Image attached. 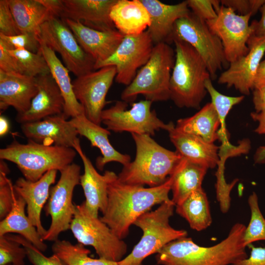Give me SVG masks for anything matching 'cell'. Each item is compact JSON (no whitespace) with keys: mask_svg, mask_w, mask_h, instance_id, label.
Returning <instances> with one entry per match:
<instances>
[{"mask_svg":"<svg viewBox=\"0 0 265 265\" xmlns=\"http://www.w3.org/2000/svg\"><path fill=\"white\" fill-rule=\"evenodd\" d=\"M59 172L60 178L56 184L51 187L44 208L46 215L51 216V223L42 237L43 241L57 240L60 233L70 229L74 216L73 192L75 187L80 184V167L73 162Z\"/></svg>","mask_w":265,"mask_h":265,"instance_id":"cell-10","label":"cell"},{"mask_svg":"<svg viewBox=\"0 0 265 265\" xmlns=\"http://www.w3.org/2000/svg\"><path fill=\"white\" fill-rule=\"evenodd\" d=\"M74 149L83 165L84 173L80 176V184L85 198L84 202L86 208L91 214L98 217L99 211L103 214L106 209L108 185L115 173L106 170L103 175L99 174L82 150L79 138L76 141Z\"/></svg>","mask_w":265,"mask_h":265,"instance_id":"cell-19","label":"cell"},{"mask_svg":"<svg viewBox=\"0 0 265 265\" xmlns=\"http://www.w3.org/2000/svg\"><path fill=\"white\" fill-rule=\"evenodd\" d=\"M8 235L24 247L26 257L33 265H68L55 254H53L50 257L45 256L41 251L21 236Z\"/></svg>","mask_w":265,"mask_h":265,"instance_id":"cell-40","label":"cell"},{"mask_svg":"<svg viewBox=\"0 0 265 265\" xmlns=\"http://www.w3.org/2000/svg\"><path fill=\"white\" fill-rule=\"evenodd\" d=\"M9 130L8 121L3 116L0 117V135L3 136L6 134Z\"/></svg>","mask_w":265,"mask_h":265,"instance_id":"cell-54","label":"cell"},{"mask_svg":"<svg viewBox=\"0 0 265 265\" xmlns=\"http://www.w3.org/2000/svg\"><path fill=\"white\" fill-rule=\"evenodd\" d=\"M254 160L255 163H265V146H260L257 149L254 154Z\"/></svg>","mask_w":265,"mask_h":265,"instance_id":"cell-53","label":"cell"},{"mask_svg":"<svg viewBox=\"0 0 265 265\" xmlns=\"http://www.w3.org/2000/svg\"><path fill=\"white\" fill-rule=\"evenodd\" d=\"M52 249L53 254L68 265H119L118 262L90 257V250L79 242L74 244L69 241L58 239L53 242Z\"/></svg>","mask_w":265,"mask_h":265,"instance_id":"cell-34","label":"cell"},{"mask_svg":"<svg viewBox=\"0 0 265 265\" xmlns=\"http://www.w3.org/2000/svg\"><path fill=\"white\" fill-rule=\"evenodd\" d=\"M36 80L37 92L29 108L16 116L17 122L21 124L61 114L64 111L63 96L51 74L39 76Z\"/></svg>","mask_w":265,"mask_h":265,"instance_id":"cell-18","label":"cell"},{"mask_svg":"<svg viewBox=\"0 0 265 265\" xmlns=\"http://www.w3.org/2000/svg\"><path fill=\"white\" fill-rule=\"evenodd\" d=\"M9 52L18 61L23 74L36 78L50 74L47 62L40 50L37 53L26 49L10 50Z\"/></svg>","mask_w":265,"mask_h":265,"instance_id":"cell-37","label":"cell"},{"mask_svg":"<svg viewBox=\"0 0 265 265\" xmlns=\"http://www.w3.org/2000/svg\"><path fill=\"white\" fill-rule=\"evenodd\" d=\"M174 40L186 42L197 51L206 64L212 80L218 71L229 66L219 38L205 21L191 12L175 22L169 43Z\"/></svg>","mask_w":265,"mask_h":265,"instance_id":"cell-8","label":"cell"},{"mask_svg":"<svg viewBox=\"0 0 265 265\" xmlns=\"http://www.w3.org/2000/svg\"><path fill=\"white\" fill-rule=\"evenodd\" d=\"M21 33L39 39L41 25L53 16L39 0H8Z\"/></svg>","mask_w":265,"mask_h":265,"instance_id":"cell-31","label":"cell"},{"mask_svg":"<svg viewBox=\"0 0 265 265\" xmlns=\"http://www.w3.org/2000/svg\"><path fill=\"white\" fill-rule=\"evenodd\" d=\"M77 152L73 148L47 145L28 140H16L0 149V160L15 163L24 178L35 182L52 170L60 171L73 163Z\"/></svg>","mask_w":265,"mask_h":265,"instance_id":"cell-5","label":"cell"},{"mask_svg":"<svg viewBox=\"0 0 265 265\" xmlns=\"http://www.w3.org/2000/svg\"><path fill=\"white\" fill-rule=\"evenodd\" d=\"M217 17L206 23L210 29L220 39L225 58L230 63L246 55L247 42L253 33L249 21L252 15H239L221 5Z\"/></svg>","mask_w":265,"mask_h":265,"instance_id":"cell-14","label":"cell"},{"mask_svg":"<svg viewBox=\"0 0 265 265\" xmlns=\"http://www.w3.org/2000/svg\"><path fill=\"white\" fill-rule=\"evenodd\" d=\"M140 1L150 16L151 24L147 31L154 45L169 43L175 22L191 12L186 0L175 4H165L158 0Z\"/></svg>","mask_w":265,"mask_h":265,"instance_id":"cell-23","label":"cell"},{"mask_svg":"<svg viewBox=\"0 0 265 265\" xmlns=\"http://www.w3.org/2000/svg\"><path fill=\"white\" fill-rule=\"evenodd\" d=\"M0 34L5 36L21 34L11 11L8 0H0Z\"/></svg>","mask_w":265,"mask_h":265,"instance_id":"cell-42","label":"cell"},{"mask_svg":"<svg viewBox=\"0 0 265 265\" xmlns=\"http://www.w3.org/2000/svg\"><path fill=\"white\" fill-rule=\"evenodd\" d=\"M0 38L6 41L14 49H26L33 53H37L40 49L38 39L28 34L21 33L13 36L0 34Z\"/></svg>","mask_w":265,"mask_h":265,"instance_id":"cell-44","label":"cell"},{"mask_svg":"<svg viewBox=\"0 0 265 265\" xmlns=\"http://www.w3.org/2000/svg\"><path fill=\"white\" fill-rule=\"evenodd\" d=\"M251 118L258 123L255 132L265 136V109L260 112H252L250 113Z\"/></svg>","mask_w":265,"mask_h":265,"instance_id":"cell-51","label":"cell"},{"mask_svg":"<svg viewBox=\"0 0 265 265\" xmlns=\"http://www.w3.org/2000/svg\"><path fill=\"white\" fill-rule=\"evenodd\" d=\"M175 207L171 199L160 204L154 211L144 213L136 220L133 225L142 230V237L132 252L118 262L119 265H142L144 259L158 253L168 243L187 236L186 230L175 229L169 224Z\"/></svg>","mask_w":265,"mask_h":265,"instance_id":"cell-7","label":"cell"},{"mask_svg":"<svg viewBox=\"0 0 265 265\" xmlns=\"http://www.w3.org/2000/svg\"><path fill=\"white\" fill-rule=\"evenodd\" d=\"M13 49L6 41L0 38V70L8 73L23 74L18 61L9 52L10 50Z\"/></svg>","mask_w":265,"mask_h":265,"instance_id":"cell-45","label":"cell"},{"mask_svg":"<svg viewBox=\"0 0 265 265\" xmlns=\"http://www.w3.org/2000/svg\"><path fill=\"white\" fill-rule=\"evenodd\" d=\"M70 121L76 129L79 135L86 138L93 147L98 148L102 156L96 160L97 168L103 170L110 162H117L123 166L131 162V157L117 151L111 144L108 136L110 131L89 120L85 114L71 118Z\"/></svg>","mask_w":265,"mask_h":265,"instance_id":"cell-25","label":"cell"},{"mask_svg":"<svg viewBox=\"0 0 265 265\" xmlns=\"http://www.w3.org/2000/svg\"><path fill=\"white\" fill-rule=\"evenodd\" d=\"M63 20L72 31L80 45L94 60L95 63L109 58L124 37L116 29L101 31L86 26L78 21L68 19Z\"/></svg>","mask_w":265,"mask_h":265,"instance_id":"cell-22","label":"cell"},{"mask_svg":"<svg viewBox=\"0 0 265 265\" xmlns=\"http://www.w3.org/2000/svg\"><path fill=\"white\" fill-rule=\"evenodd\" d=\"M175 53L165 42L155 45L151 56L121 94L122 101H134L138 95L151 102L170 99V82Z\"/></svg>","mask_w":265,"mask_h":265,"instance_id":"cell-6","label":"cell"},{"mask_svg":"<svg viewBox=\"0 0 265 265\" xmlns=\"http://www.w3.org/2000/svg\"><path fill=\"white\" fill-rule=\"evenodd\" d=\"M208 168L182 158L171 179V200L175 205L181 204L192 192L202 187Z\"/></svg>","mask_w":265,"mask_h":265,"instance_id":"cell-30","label":"cell"},{"mask_svg":"<svg viewBox=\"0 0 265 265\" xmlns=\"http://www.w3.org/2000/svg\"><path fill=\"white\" fill-rule=\"evenodd\" d=\"M265 2V0H221V4L232 9L238 14L255 15Z\"/></svg>","mask_w":265,"mask_h":265,"instance_id":"cell-43","label":"cell"},{"mask_svg":"<svg viewBox=\"0 0 265 265\" xmlns=\"http://www.w3.org/2000/svg\"><path fill=\"white\" fill-rule=\"evenodd\" d=\"M57 171L50 170L35 182L20 177L13 185L16 194L25 201L27 215L41 237L45 235L47 230L42 225L41 212L48 200L51 186L55 182Z\"/></svg>","mask_w":265,"mask_h":265,"instance_id":"cell-21","label":"cell"},{"mask_svg":"<svg viewBox=\"0 0 265 265\" xmlns=\"http://www.w3.org/2000/svg\"><path fill=\"white\" fill-rule=\"evenodd\" d=\"M265 85V59L262 60L255 78L253 90Z\"/></svg>","mask_w":265,"mask_h":265,"instance_id":"cell-52","label":"cell"},{"mask_svg":"<svg viewBox=\"0 0 265 265\" xmlns=\"http://www.w3.org/2000/svg\"><path fill=\"white\" fill-rule=\"evenodd\" d=\"M26 206L24 200L16 193L12 208L8 215L0 222V237L9 233L21 236L42 252L47 245L44 242L36 228L32 224L25 212Z\"/></svg>","mask_w":265,"mask_h":265,"instance_id":"cell-29","label":"cell"},{"mask_svg":"<svg viewBox=\"0 0 265 265\" xmlns=\"http://www.w3.org/2000/svg\"><path fill=\"white\" fill-rule=\"evenodd\" d=\"M136 147L133 161L118 175L122 183L149 187L164 183L182 159L177 152L161 146L148 134L132 133Z\"/></svg>","mask_w":265,"mask_h":265,"instance_id":"cell-3","label":"cell"},{"mask_svg":"<svg viewBox=\"0 0 265 265\" xmlns=\"http://www.w3.org/2000/svg\"><path fill=\"white\" fill-rule=\"evenodd\" d=\"M9 172L4 160L0 162V219H3L11 211L14 202L15 191L7 175Z\"/></svg>","mask_w":265,"mask_h":265,"instance_id":"cell-39","label":"cell"},{"mask_svg":"<svg viewBox=\"0 0 265 265\" xmlns=\"http://www.w3.org/2000/svg\"><path fill=\"white\" fill-rule=\"evenodd\" d=\"M248 53L230 63L218 79V83L234 87L243 95H249L253 85L256 74L265 53V38L252 34L247 42Z\"/></svg>","mask_w":265,"mask_h":265,"instance_id":"cell-16","label":"cell"},{"mask_svg":"<svg viewBox=\"0 0 265 265\" xmlns=\"http://www.w3.org/2000/svg\"><path fill=\"white\" fill-rule=\"evenodd\" d=\"M117 0H62L60 18L78 21L91 28L107 31L116 28L110 12Z\"/></svg>","mask_w":265,"mask_h":265,"instance_id":"cell-20","label":"cell"},{"mask_svg":"<svg viewBox=\"0 0 265 265\" xmlns=\"http://www.w3.org/2000/svg\"><path fill=\"white\" fill-rule=\"evenodd\" d=\"M21 129L28 140L47 145L74 148L79 139L76 129L63 113L22 124Z\"/></svg>","mask_w":265,"mask_h":265,"instance_id":"cell-17","label":"cell"},{"mask_svg":"<svg viewBox=\"0 0 265 265\" xmlns=\"http://www.w3.org/2000/svg\"><path fill=\"white\" fill-rule=\"evenodd\" d=\"M38 40L57 52L66 68L77 77L95 70V61L82 49L63 19L52 16L44 23Z\"/></svg>","mask_w":265,"mask_h":265,"instance_id":"cell-12","label":"cell"},{"mask_svg":"<svg viewBox=\"0 0 265 265\" xmlns=\"http://www.w3.org/2000/svg\"><path fill=\"white\" fill-rule=\"evenodd\" d=\"M170 140L183 158L195 163L214 168L220 160L219 147L196 135L177 130L174 125L168 131Z\"/></svg>","mask_w":265,"mask_h":265,"instance_id":"cell-26","label":"cell"},{"mask_svg":"<svg viewBox=\"0 0 265 265\" xmlns=\"http://www.w3.org/2000/svg\"><path fill=\"white\" fill-rule=\"evenodd\" d=\"M249 246L251 248L250 255L231 265H265V248Z\"/></svg>","mask_w":265,"mask_h":265,"instance_id":"cell-47","label":"cell"},{"mask_svg":"<svg viewBox=\"0 0 265 265\" xmlns=\"http://www.w3.org/2000/svg\"><path fill=\"white\" fill-rule=\"evenodd\" d=\"M127 103L117 101L113 106L102 111V123L108 130L153 135L156 131L160 129L168 132L174 125L172 122L166 124L159 119L155 110L151 109L153 103L150 101L145 99L133 103L128 109Z\"/></svg>","mask_w":265,"mask_h":265,"instance_id":"cell-11","label":"cell"},{"mask_svg":"<svg viewBox=\"0 0 265 265\" xmlns=\"http://www.w3.org/2000/svg\"><path fill=\"white\" fill-rule=\"evenodd\" d=\"M37 92L36 78L0 70V108L14 107L18 113L26 111Z\"/></svg>","mask_w":265,"mask_h":265,"instance_id":"cell-24","label":"cell"},{"mask_svg":"<svg viewBox=\"0 0 265 265\" xmlns=\"http://www.w3.org/2000/svg\"><path fill=\"white\" fill-rule=\"evenodd\" d=\"M154 46L147 30L137 35L124 36L109 58L95 64V70L113 66L116 70L115 81L128 86L135 78L138 70L149 59Z\"/></svg>","mask_w":265,"mask_h":265,"instance_id":"cell-13","label":"cell"},{"mask_svg":"<svg viewBox=\"0 0 265 265\" xmlns=\"http://www.w3.org/2000/svg\"><path fill=\"white\" fill-rule=\"evenodd\" d=\"M116 75L113 66L104 67L77 77L72 81L76 99L83 106L86 117L101 125L106 96Z\"/></svg>","mask_w":265,"mask_h":265,"instance_id":"cell-15","label":"cell"},{"mask_svg":"<svg viewBox=\"0 0 265 265\" xmlns=\"http://www.w3.org/2000/svg\"><path fill=\"white\" fill-rule=\"evenodd\" d=\"M175 128L181 132L200 137L208 142L214 143L219 139L220 121L211 102L206 104L193 115L179 119Z\"/></svg>","mask_w":265,"mask_h":265,"instance_id":"cell-32","label":"cell"},{"mask_svg":"<svg viewBox=\"0 0 265 265\" xmlns=\"http://www.w3.org/2000/svg\"><path fill=\"white\" fill-rule=\"evenodd\" d=\"M212 79L205 81V85L207 93L210 96L211 103L213 105L220 121V128L218 131L219 139L222 142V148L232 146L229 142L226 127V119L233 107L244 99L243 95L239 96H229L224 95L218 91L212 83Z\"/></svg>","mask_w":265,"mask_h":265,"instance_id":"cell-35","label":"cell"},{"mask_svg":"<svg viewBox=\"0 0 265 265\" xmlns=\"http://www.w3.org/2000/svg\"><path fill=\"white\" fill-rule=\"evenodd\" d=\"M110 17L116 29L124 36L140 34L151 24L149 13L140 0H117Z\"/></svg>","mask_w":265,"mask_h":265,"instance_id":"cell-27","label":"cell"},{"mask_svg":"<svg viewBox=\"0 0 265 265\" xmlns=\"http://www.w3.org/2000/svg\"><path fill=\"white\" fill-rule=\"evenodd\" d=\"M218 164V169L216 173V183L215 184L217 200L219 203L221 212L225 213L230 208L231 199L230 192L238 180H234L231 183H226L224 177V159L220 157Z\"/></svg>","mask_w":265,"mask_h":265,"instance_id":"cell-41","label":"cell"},{"mask_svg":"<svg viewBox=\"0 0 265 265\" xmlns=\"http://www.w3.org/2000/svg\"><path fill=\"white\" fill-rule=\"evenodd\" d=\"M39 0L50 11L53 16L60 17L63 6L62 0Z\"/></svg>","mask_w":265,"mask_h":265,"instance_id":"cell-50","label":"cell"},{"mask_svg":"<svg viewBox=\"0 0 265 265\" xmlns=\"http://www.w3.org/2000/svg\"><path fill=\"white\" fill-rule=\"evenodd\" d=\"M26 252L8 234L0 237V265H25Z\"/></svg>","mask_w":265,"mask_h":265,"instance_id":"cell-38","label":"cell"},{"mask_svg":"<svg viewBox=\"0 0 265 265\" xmlns=\"http://www.w3.org/2000/svg\"><path fill=\"white\" fill-rule=\"evenodd\" d=\"M186 2L191 12L206 22L217 17L213 0H186Z\"/></svg>","mask_w":265,"mask_h":265,"instance_id":"cell-46","label":"cell"},{"mask_svg":"<svg viewBox=\"0 0 265 265\" xmlns=\"http://www.w3.org/2000/svg\"><path fill=\"white\" fill-rule=\"evenodd\" d=\"M175 207L177 213L185 218L194 230L203 231L212 223L209 202L202 187L192 192Z\"/></svg>","mask_w":265,"mask_h":265,"instance_id":"cell-33","label":"cell"},{"mask_svg":"<svg viewBox=\"0 0 265 265\" xmlns=\"http://www.w3.org/2000/svg\"><path fill=\"white\" fill-rule=\"evenodd\" d=\"M40 51L44 56L50 74L57 84L64 100L63 114L66 119L85 114L84 110L74 93L69 71L57 57L55 52L39 40Z\"/></svg>","mask_w":265,"mask_h":265,"instance_id":"cell-28","label":"cell"},{"mask_svg":"<svg viewBox=\"0 0 265 265\" xmlns=\"http://www.w3.org/2000/svg\"><path fill=\"white\" fill-rule=\"evenodd\" d=\"M245 228L234 224L226 238L211 246H200L187 236L179 238L161 249L156 261L161 265H231L248 257L243 242Z\"/></svg>","mask_w":265,"mask_h":265,"instance_id":"cell-2","label":"cell"},{"mask_svg":"<svg viewBox=\"0 0 265 265\" xmlns=\"http://www.w3.org/2000/svg\"><path fill=\"white\" fill-rule=\"evenodd\" d=\"M247 201L250 210V219L243 236V242L245 247L257 241L265 240V218L261 212L256 193L253 192Z\"/></svg>","mask_w":265,"mask_h":265,"instance_id":"cell-36","label":"cell"},{"mask_svg":"<svg viewBox=\"0 0 265 265\" xmlns=\"http://www.w3.org/2000/svg\"><path fill=\"white\" fill-rule=\"evenodd\" d=\"M261 17L259 21H253L251 25L253 29V35L254 36L265 38V2L260 10Z\"/></svg>","mask_w":265,"mask_h":265,"instance_id":"cell-48","label":"cell"},{"mask_svg":"<svg viewBox=\"0 0 265 265\" xmlns=\"http://www.w3.org/2000/svg\"><path fill=\"white\" fill-rule=\"evenodd\" d=\"M173 42L175 59L170 82V99L180 108L198 109L207 93L205 82L211 78L210 73L192 46L182 41Z\"/></svg>","mask_w":265,"mask_h":265,"instance_id":"cell-4","label":"cell"},{"mask_svg":"<svg viewBox=\"0 0 265 265\" xmlns=\"http://www.w3.org/2000/svg\"><path fill=\"white\" fill-rule=\"evenodd\" d=\"M71 230L78 242L92 246L99 258L119 262L127 251V245L98 217L90 213L84 202L75 205Z\"/></svg>","mask_w":265,"mask_h":265,"instance_id":"cell-9","label":"cell"},{"mask_svg":"<svg viewBox=\"0 0 265 265\" xmlns=\"http://www.w3.org/2000/svg\"><path fill=\"white\" fill-rule=\"evenodd\" d=\"M171 185L170 177L162 184L154 187L126 184L119 181L115 173L108 185L106 209L100 218L123 239L138 217L155 205L171 200Z\"/></svg>","mask_w":265,"mask_h":265,"instance_id":"cell-1","label":"cell"},{"mask_svg":"<svg viewBox=\"0 0 265 265\" xmlns=\"http://www.w3.org/2000/svg\"><path fill=\"white\" fill-rule=\"evenodd\" d=\"M253 103L255 112L265 109V85L254 89Z\"/></svg>","mask_w":265,"mask_h":265,"instance_id":"cell-49","label":"cell"}]
</instances>
